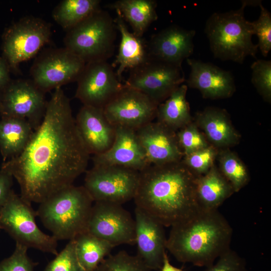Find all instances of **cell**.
<instances>
[{"label":"cell","instance_id":"obj_1","mask_svg":"<svg viewBox=\"0 0 271 271\" xmlns=\"http://www.w3.org/2000/svg\"><path fill=\"white\" fill-rule=\"evenodd\" d=\"M90 155L77 129L70 100L57 88L24 150L3 162L1 170L17 180L25 201L40 203L73 185L86 171Z\"/></svg>","mask_w":271,"mask_h":271},{"label":"cell","instance_id":"obj_2","mask_svg":"<svg viewBox=\"0 0 271 271\" xmlns=\"http://www.w3.org/2000/svg\"><path fill=\"white\" fill-rule=\"evenodd\" d=\"M197 177L182 161L150 165L140 172L133 199L136 207L164 227L178 224L201 209L196 194Z\"/></svg>","mask_w":271,"mask_h":271},{"label":"cell","instance_id":"obj_3","mask_svg":"<svg viewBox=\"0 0 271 271\" xmlns=\"http://www.w3.org/2000/svg\"><path fill=\"white\" fill-rule=\"evenodd\" d=\"M171 227L166 248L180 262L206 267L230 248L232 228L218 210L201 209Z\"/></svg>","mask_w":271,"mask_h":271},{"label":"cell","instance_id":"obj_4","mask_svg":"<svg viewBox=\"0 0 271 271\" xmlns=\"http://www.w3.org/2000/svg\"><path fill=\"white\" fill-rule=\"evenodd\" d=\"M258 3L242 1L239 9L214 13L208 18L204 32L215 58L242 64L247 57H255L258 45L252 41V23L245 18L244 10L247 6L257 5Z\"/></svg>","mask_w":271,"mask_h":271},{"label":"cell","instance_id":"obj_5","mask_svg":"<svg viewBox=\"0 0 271 271\" xmlns=\"http://www.w3.org/2000/svg\"><path fill=\"white\" fill-rule=\"evenodd\" d=\"M93 202L83 186L72 185L39 203L36 213L57 241L70 240L86 231Z\"/></svg>","mask_w":271,"mask_h":271},{"label":"cell","instance_id":"obj_6","mask_svg":"<svg viewBox=\"0 0 271 271\" xmlns=\"http://www.w3.org/2000/svg\"><path fill=\"white\" fill-rule=\"evenodd\" d=\"M116 30L109 14L99 9L67 31L65 48L86 63L107 61L114 52Z\"/></svg>","mask_w":271,"mask_h":271},{"label":"cell","instance_id":"obj_7","mask_svg":"<svg viewBox=\"0 0 271 271\" xmlns=\"http://www.w3.org/2000/svg\"><path fill=\"white\" fill-rule=\"evenodd\" d=\"M36 216L31 204L12 190L0 210V228L5 230L16 243L56 255L58 253L57 240L39 229Z\"/></svg>","mask_w":271,"mask_h":271},{"label":"cell","instance_id":"obj_8","mask_svg":"<svg viewBox=\"0 0 271 271\" xmlns=\"http://www.w3.org/2000/svg\"><path fill=\"white\" fill-rule=\"evenodd\" d=\"M50 24L32 16L24 17L7 28L2 36L3 57L12 70L35 56L50 40Z\"/></svg>","mask_w":271,"mask_h":271},{"label":"cell","instance_id":"obj_9","mask_svg":"<svg viewBox=\"0 0 271 271\" xmlns=\"http://www.w3.org/2000/svg\"><path fill=\"white\" fill-rule=\"evenodd\" d=\"M140 172L114 165H93L85 174L84 187L94 202L122 205L133 199Z\"/></svg>","mask_w":271,"mask_h":271},{"label":"cell","instance_id":"obj_10","mask_svg":"<svg viewBox=\"0 0 271 271\" xmlns=\"http://www.w3.org/2000/svg\"><path fill=\"white\" fill-rule=\"evenodd\" d=\"M185 80L182 66L149 57L130 70L124 85L142 92L159 105Z\"/></svg>","mask_w":271,"mask_h":271},{"label":"cell","instance_id":"obj_11","mask_svg":"<svg viewBox=\"0 0 271 271\" xmlns=\"http://www.w3.org/2000/svg\"><path fill=\"white\" fill-rule=\"evenodd\" d=\"M86 63L66 48L41 54L32 66V81L44 93L77 81Z\"/></svg>","mask_w":271,"mask_h":271},{"label":"cell","instance_id":"obj_12","mask_svg":"<svg viewBox=\"0 0 271 271\" xmlns=\"http://www.w3.org/2000/svg\"><path fill=\"white\" fill-rule=\"evenodd\" d=\"M86 231L113 245L135 244L134 219L122 205L94 202Z\"/></svg>","mask_w":271,"mask_h":271},{"label":"cell","instance_id":"obj_13","mask_svg":"<svg viewBox=\"0 0 271 271\" xmlns=\"http://www.w3.org/2000/svg\"><path fill=\"white\" fill-rule=\"evenodd\" d=\"M158 106L142 92L123 84L103 110L108 121L115 127L136 131L156 118Z\"/></svg>","mask_w":271,"mask_h":271},{"label":"cell","instance_id":"obj_14","mask_svg":"<svg viewBox=\"0 0 271 271\" xmlns=\"http://www.w3.org/2000/svg\"><path fill=\"white\" fill-rule=\"evenodd\" d=\"M77 81L75 97L83 105L102 109L123 86L107 61L86 63Z\"/></svg>","mask_w":271,"mask_h":271},{"label":"cell","instance_id":"obj_15","mask_svg":"<svg viewBox=\"0 0 271 271\" xmlns=\"http://www.w3.org/2000/svg\"><path fill=\"white\" fill-rule=\"evenodd\" d=\"M44 93L32 80H11L2 91L0 116L26 119L36 129L45 112Z\"/></svg>","mask_w":271,"mask_h":271},{"label":"cell","instance_id":"obj_16","mask_svg":"<svg viewBox=\"0 0 271 271\" xmlns=\"http://www.w3.org/2000/svg\"><path fill=\"white\" fill-rule=\"evenodd\" d=\"M134 215L137 255L150 270L160 269L167 249L164 226L137 207Z\"/></svg>","mask_w":271,"mask_h":271},{"label":"cell","instance_id":"obj_17","mask_svg":"<svg viewBox=\"0 0 271 271\" xmlns=\"http://www.w3.org/2000/svg\"><path fill=\"white\" fill-rule=\"evenodd\" d=\"M136 131L150 165L179 162L184 157L177 131L163 124L153 121Z\"/></svg>","mask_w":271,"mask_h":271},{"label":"cell","instance_id":"obj_18","mask_svg":"<svg viewBox=\"0 0 271 271\" xmlns=\"http://www.w3.org/2000/svg\"><path fill=\"white\" fill-rule=\"evenodd\" d=\"M196 32L177 25L169 26L154 35L147 45L150 57L182 66L193 54Z\"/></svg>","mask_w":271,"mask_h":271},{"label":"cell","instance_id":"obj_19","mask_svg":"<svg viewBox=\"0 0 271 271\" xmlns=\"http://www.w3.org/2000/svg\"><path fill=\"white\" fill-rule=\"evenodd\" d=\"M93 165H114L140 172L150 165L134 130L115 127V138L105 152L92 158Z\"/></svg>","mask_w":271,"mask_h":271},{"label":"cell","instance_id":"obj_20","mask_svg":"<svg viewBox=\"0 0 271 271\" xmlns=\"http://www.w3.org/2000/svg\"><path fill=\"white\" fill-rule=\"evenodd\" d=\"M75 120L90 155L101 154L111 147L115 138V127L108 121L103 109L83 105Z\"/></svg>","mask_w":271,"mask_h":271},{"label":"cell","instance_id":"obj_21","mask_svg":"<svg viewBox=\"0 0 271 271\" xmlns=\"http://www.w3.org/2000/svg\"><path fill=\"white\" fill-rule=\"evenodd\" d=\"M191 71L187 86L198 89L205 98L221 99L231 96L235 91L230 72L210 63L187 59Z\"/></svg>","mask_w":271,"mask_h":271},{"label":"cell","instance_id":"obj_22","mask_svg":"<svg viewBox=\"0 0 271 271\" xmlns=\"http://www.w3.org/2000/svg\"><path fill=\"white\" fill-rule=\"evenodd\" d=\"M114 20L121 39L114 65L117 66L115 72L121 81L122 73L127 69H133L146 62L149 56L147 46L142 38L139 37L127 29L125 21L117 14Z\"/></svg>","mask_w":271,"mask_h":271},{"label":"cell","instance_id":"obj_23","mask_svg":"<svg viewBox=\"0 0 271 271\" xmlns=\"http://www.w3.org/2000/svg\"><path fill=\"white\" fill-rule=\"evenodd\" d=\"M234 192L232 186L215 166L196 179V194L200 209L218 210Z\"/></svg>","mask_w":271,"mask_h":271},{"label":"cell","instance_id":"obj_24","mask_svg":"<svg viewBox=\"0 0 271 271\" xmlns=\"http://www.w3.org/2000/svg\"><path fill=\"white\" fill-rule=\"evenodd\" d=\"M197 122L207 139L216 147H228L239 141V134L224 110L206 108L197 114Z\"/></svg>","mask_w":271,"mask_h":271},{"label":"cell","instance_id":"obj_25","mask_svg":"<svg viewBox=\"0 0 271 271\" xmlns=\"http://www.w3.org/2000/svg\"><path fill=\"white\" fill-rule=\"evenodd\" d=\"M34 131L32 125L26 119L1 116L0 153L3 162L21 153Z\"/></svg>","mask_w":271,"mask_h":271},{"label":"cell","instance_id":"obj_26","mask_svg":"<svg viewBox=\"0 0 271 271\" xmlns=\"http://www.w3.org/2000/svg\"><path fill=\"white\" fill-rule=\"evenodd\" d=\"M157 7L154 0H118L108 6L130 25L132 33L141 38L158 19Z\"/></svg>","mask_w":271,"mask_h":271},{"label":"cell","instance_id":"obj_27","mask_svg":"<svg viewBox=\"0 0 271 271\" xmlns=\"http://www.w3.org/2000/svg\"><path fill=\"white\" fill-rule=\"evenodd\" d=\"M187 89V85H181L158 105L157 121L175 131L191 122L189 105L186 100Z\"/></svg>","mask_w":271,"mask_h":271},{"label":"cell","instance_id":"obj_28","mask_svg":"<svg viewBox=\"0 0 271 271\" xmlns=\"http://www.w3.org/2000/svg\"><path fill=\"white\" fill-rule=\"evenodd\" d=\"M74 240L77 256L84 271H93L110 254L114 247L109 242L87 231L79 234Z\"/></svg>","mask_w":271,"mask_h":271},{"label":"cell","instance_id":"obj_29","mask_svg":"<svg viewBox=\"0 0 271 271\" xmlns=\"http://www.w3.org/2000/svg\"><path fill=\"white\" fill-rule=\"evenodd\" d=\"M99 0H64L53 12L54 20L68 31L100 9Z\"/></svg>","mask_w":271,"mask_h":271},{"label":"cell","instance_id":"obj_30","mask_svg":"<svg viewBox=\"0 0 271 271\" xmlns=\"http://www.w3.org/2000/svg\"><path fill=\"white\" fill-rule=\"evenodd\" d=\"M220 172L232 186L238 192L248 182V171L240 159L228 150L223 151L219 157Z\"/></svg>","mask_w":271,"mask_h":271},{"label":"cell","instance_id":"obj_31","mask_svg":"<svg viewBox=\"0 0 271 271\" xmlns=\"http://www.w3.org/2000/svg\"><path fill=\"white\" fill-rule=\"evenodd\" d=\"M93 271H150L136 255L124 250L105 258Z\"/></svg>","mask_w":271,"mask_h":271},{"label":"cell","instance_id":"obj_32","mask_svg":"<svg viewBox=\"0 0 271 271\" xmlns=\"http://www.w3.org/2000/svg\"><path fill=\"white\" fill-rule=\"evenodd\" d=\"M251 82L266 101L271 100V61L258 59L251 65Z\"/></svg>","mask_w":271,"mask_h":271},{"label":"cell","instance_id":"obj_33","mask_svg":"<svg viewBox=\"0 0 271 271\" xmlns=\"http://www.w3.org/2000/svg\"><path fill=\"white\" fill-rule=\"evenodd\" d=\"M43 271H84L77 256L74 239L69 240Z\"/></svg>","mask_w":271,"mask_h":271},{"label":"cell","instance_id":"obj_34","mask_svg":"<svg viewBox=\"0 0 271 271\" xmlns=\"http://www.w3.org/2000/svg\"><path fill=\"white\" fill-rule=\"evenodd\" d=\"M258 6L260 8L258 19L251 22L253 34L258 39V48L262 55L266 57L271 50V15L260 2Z\"/></svg>","mask_w":271,"mask_h":271},{"label":"cell","instance_id":"obj_35","mask_svg":"<svg viewBox=\"0 0 271 271\" xmlns=\"http://www.w3.org/2000/svg\"><path fill=\"white\" fill-rule=\"evenodd\" d=\"M216 155V150L212 147H208L184 156V165L196 176L207 173L213 165Z\"/></svg>","mask_w":271,"mask_h":271},{"label":"cell","instance_id":"obj_36","mask_svg":"<svg viewBox=\"0 0 271 271\" xmlns=\"http://www.w3.org/2000/svg\"><path fill=\"white\" fill-rule=\"evenodd\" d=\"M177 136L184 156L209 146L205 138L191 122L180 129Z\"/></svg>","mask_w":271,"mask_h":271},{"label":"cell","instance_id":"obj_37","mask_svg":"<svg viewBox=\"0 0 271 271\" xmlns=\"http://www.w3.org/2000/svg\"><path fill=\"white\" fill-rule=\"evenodd\" d=\"M28 249L16 243L13 253L0 261V271H34V267L37 263L28 256Z\"/></svg>","mask_w":271,"mask_h":271},{"label":"cell","instance_id":"obj_38","mask_svg":"<svg viewBox=\"0 0 271 271\" xmlns=\"http://www.w3.org/2000/svg\"><path fill=\"white\" fill-rule=\"evenodd\" d=\"M203 271H248L245 260L230 248Z\"/></svg>","mask_w":271,"mask_h":271},{"label":"cell","instance_id":"obj_39","mask_svg":"<svg viewBox=\"0 0 271 271\" xmlns=\"http://www.w3.org/2000/svg\"><path fill=\"white\" fill-rule=\"evenodd\" d=\"M13 177L9 173L0 169V210L12 191Z\"/></svg>","mask_w":271,"mask_h":271},{"label":"cell","instance_id":"obj_40","mask_svg":"<svg viewBox=\"0 0 271 271\" xmlns=\"http://www.w3.org/2000/svg\"><path fill=\"white\" fill-rule=\"evenodd\" d=\"M10 66L6 60L2 56L0 57V91L9 84L11 81L10 76Z\"/></svg>","mask_w":271,"mask_h":271},{"label":"cell","instance_id":"obj_41","mask_svg":"<svg viewBox=\"0 0 271 271\" xmlns=\"http://www.w3.org/2000/svg\"><path fill=\"white\" fill-rule=\"evenodd\" d=\"M160 270L161 271H184L180 268L174 266L170 263L167 253L165 254L163 264Z\"/></svg>","mask_w":271,"mask_h":271},{"label":"cell","instance_id":"obj_42","mask_svg":"<svg viewBox=\"0 0 271 271\" xmlns=\"http://www.w3.org/2000/svg\"><path fill=\"white\" fill-rule=\"evenodd\" d=\"M2 91H0V114L2 110Z\"/></svg>","mask_w":271,"mask_h":271},{"label":"cell","instance_id":"obj_43","mask_svg":"<svg viewBox=\"0 0 271 271\" xmlns=\"http://www.w3.org/2000/svg\"><path fill=\"white\" fill-rule=\"evenodd\" d=\"M1 228H0V230H1Z\"/></svg>","mask_w":271,"mask_h":271}]
</instances>
